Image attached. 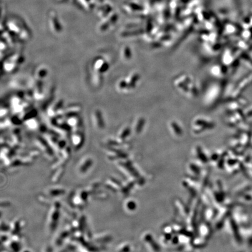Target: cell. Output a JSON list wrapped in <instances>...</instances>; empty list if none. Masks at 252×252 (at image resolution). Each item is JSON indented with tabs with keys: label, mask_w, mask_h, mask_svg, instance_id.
<instances>
[{
	"label": "cell",
	"mask_w": 252,
	"mask_h": 252,
	"mask_svg": "<svg viewBox=\"0 0 252 252\" xmlns=\"http://www.w3.org/2000/svg\"><path fill=\"white\" fill-rule=\"evenodd\" d=\"M1 215H2V213H1V211H0V217H1Z\"/></svg>",
	"instance_id": "obj_2"
},
{
	"label": "cell",
	"mask_w": 252,
	"mask_h": 252,
	"mask_svg": "<svg viewBox=\"0 0 252 252\" xmlns=\"http://www.w3.org/2000/svg\"><path fill=\"white\" fill-rule=\"evenodd\" d=\"M24 252H30L29 250H25Z\"/></svg>",
	"instance_id": "obj_3"
},
{
	"label": "cell",
	"mask_w": 252,
	"mask_h": 252,
	"mask_svg": "<svg viewBox=\"0 0 252 252\" xmlns=\"http://www.w3.org/2000/svg\"><path fill=\"white\" fill-rule=\"evenodd\" d=\"M59 218V210L58 208L54 207V210L51 211L49 217V230L50 231L55 230L56 226L57 225V222Z\"/></svg>",
	"instance_id": "obj_1"
}]
</instances>
